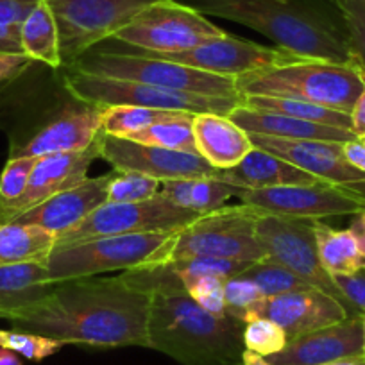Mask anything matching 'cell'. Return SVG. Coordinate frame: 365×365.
Masks as SVG:
<instances>
[{"mask_svg": "<svg viewBox=\"0 0 365 365\" xmlns=\"http://www.w3.org/2000/svg\"><path fill=\"white\" fill-rule=\"evenodd\" d=\"M252 145L282 158L287 163L301 168L307 174L324 182H333L354 190L365 188V174L347 163L342 153V143L321 142V140H287L274 136L249 135Z\"/></svg>", "mask_w": 365, "mask_h": 365, "instance_id": "2e32d148", "label": "cell"}, {"mask_svg": "<svg viewBox=\"0 0 365 365\" xmlns=\"http://www.w3.org/2000/svg\"><path fill=\"white\" fill-rule=\"evenodd\" d=\"M342 153L347 163L353 165L360 172L365 174V142L361 138L349 140V142L342 143Z\"/></svg>", "mask_w": 365, "mask_h": 365, "instance_id": "f6af8a7d", "label": "cell"}, {"mask_svg": "<svg viewBox=\"0 0 365 365\" xmlns=\"http://www.w3.org/2000/svg\"><path fill=\"white\" fill-rule=\"evenodd\" d=\"M101 110L99 106L83 104L68 106L52 122L24 145L13 149V156H52V154L83 153L96 143L101 135Z\"/></svg>", "mask_w": 365, "mask_h": 365, "instance_id": "ffe728a7", "label": "cell"}, {"mask_svg": "<svg viewBox=\"0 0 365 365\" xmlns=\"http://www.w3.org/2000/svg\"><path fill=\"white\" fill-rule=\"evenodd\" d=\"M65 88L77 103L91 104V106H140L153 108V110L185 111L192 115L215 113L227 117L244 101V97L226 99V97H208L187 93V91L163 90V88L136 83V81L91 76V73L73 72V70L66 73Z\"/></svg>", "mask_w": 365, "mask_h": 365, "instance_id": "52a82bcc", "label": "cell"}, {"mask_svg": "<svg viewBox=\"0 0 365 365\" xmlns=\"http://www.w3.org/2000/svg\"><path fill=\"white\" fill-rule=\"evenodd\" d=\"M364 354V315L289 340L279 353L267 356L270 365H324Z\"/></svg>", "mask_w": 365, "mask_h": 365, "instance_id": "ac0fdd59", "label": "cell"}, {"mask_svg": "<svg viewBox=\"0 0 365 365\" xmlns=\"http://www.w3.org/2000/svg\"><path fill=\"white\" fill-rule=\"evenodd\" d=\"M59 31V54L68 66L113 38L142 9L158 0H47Z\"/></svg>", "mask_w": 365, "mask_h": 365, "instance_id": "30bf717a", "label": "cell"}, {"mask_svg": "<svg viewBox=\"0 0 365 365\" xmlns=\"http://www.w3.org/2000/svg\"><path fill=\"white\" fill-rule=\"evenodd\" d=\"M34 63L26 54H0V83L16 79Z\"/></svg>", "mask_w": 365, "mask_h": 365, "instance_id": "ee69618b", "label": "cell"}, {"mask_svg": "<svg viewBox=\"0 0 365 365\" xmlns=\"http://www.w3.org/2000/svg\"><path fill=\"white\" fill-rule=\"evenodd\" d=\"M314 227L319 258L331 278L353 274L365 265V256L353 231L333 230L321 220H315Z\"/></svg>", "mask_w": 365, "mask_h": 365, "instance_id": "83f0119b", "label": "cell"}, {"mask_svg": "<svg viewBox=\"0 0 365 365\" xmlns=\"http://www.w3.org/2000/svg\"><path fill=\"white\" fill-rule=\"evenodd\" d=\"M365 88V77L354 65L296 59L237 77L242 97H285L351 115Z\"/></svg>", "mask_w": 365, "mask_h": 365, "instance_id": "277c9868", "label": "cell"}, {"mask_svg": "<svg viewBox=\"0 0 365 365\" xmlns=\"http://www.w3.org/2000/svg\"><path fill=\"white\" fill-rule=\"evenodd\" d=\"M227 117L235 124L240 125L247 135H263L287 140H321V142L335 143H344L356 138L349 129H340L333 128V125L315 124V122L285 117V115L251 110V108H245L244 104L235 108Z\"/></svg>", "mask_w": 365, "mask_h": 365, "instance_id": "cb8c5ba5", "label": "cell"}, {"mask_svg": "<svg viewBox=\"0 0 365 365\" xmlns=\"http://www.w3.org/2000/svg\"><path fill=\"white\" fill-rule=\"evenodd\" d=\"M336 289L347 301L351 315L365 314V265L353 274L333 276Z\"/></svg>", "mask_w": 365, "mask_h": 365, "instance_id": "7bdbcfd3", "label": "cell"}, {"mask_svg": "<svg viewBox=\"0 0 365 365\" xmlns=\"http://www.w3.org/2000/svg\"><path fill=\"white\" fill-rule=\"evenodd\" d=\"M185 111L153 110L140 106H110L101 110V128L104 135L129 138L161 120L175 117Z\"/></svg>", "mask_w": 365, "mask_h": 365, "instance_id": "4dcf8cb0", "label": "cell"}, {"mask_svg": "<svg viewBox=\"0 0 365 365\" xmlns=\"http://www.w3.org/2000/svg\"><path fill=\"white\" fill-rule=\"evenodd\" d=\"M149 294V349L181 365H240L244 322L202 310L168 263L145 265L120 274Z\"/></svg>", "mask_w": 365, "mask_h": 365, "instance_id": "7a4b0ae2", "label": "cell"}, {"mask_svg": "<svg viewBox=\"0 0 365 365\" xmlns=\"http://www.w3.org/2000/svg\"><path fill=\"white\" fill-rule=\"evenodd\" d=\"M22 51L31 59L45 63L51 68L63 66L61 54H59L58 24L47 0H41L24 22Z\"/></svg>", "mask_w": 365, "mask_h": 365, "instance_id": "f1b7e54d", "label": "cell"}, {"mask_svg": "<svg viewBox=\"0 0 365 365\" xmlns=\"http://www.w3.org/2000/svg\"><path fill=\"white\" fill-rule=\"evenodd\" d=\"M349 230L353 231V235L356 237L358 245H360L361 252H364V256H365V210L364 212L356 213L354 220L351 222Z\"/></svg>", "mask_w": 365, "mask_h": 365, "instance_id": "7dc6e473", "label": "cell"}, {"mask_svg": "<svg viewBox=\"0 0 365 365\" xmlns=\"http://www.w3.org/2000/svg\"><path fill=\"white\" fill-rule=\"evenodd\" d=\"M256 317H265L282 326L289 340L351 317L340 301L322 290L304 289L296 292L267 297Z\"/></svg>", "mask_w": 365, "mask_h": 365, "instance_id": "d6986e66", "label": "cell"}, {"mask_svg": "<svg viewBox=\"0 0 365 365\" xmlns=\"http://www.w3.org/2000/svg\"><path fill=\"white\" fill-rule=\"evenodd\" d=\"M314 226V219L259 213L255 231L267 258L292 270L296 276L304 279L314 289H319L328 296L335 297L346 307V310L351 315L347 301L344 299L333 278L326 272L321 258H319Z\"/></svg>", "mask_w": 365, "mask_h": 365, "instance_id": "7c38bea8", "label": "cell"}, {"mask_svg": "<svg viewBox=\"0 0 365 365\" xmlns=\"http://www.w3.org/2000/svg\"><path fill=\"white\" fill-rule=\"evenodd\" d=\"M242 339L245 349L263 358L279 353L289 344V336L282 326L265 317H256L245 322Z\"/></svg>", "mask_w": 365, "mask_h": 365, "instance_id": "ab89813d", "label": "cell"}, {"mask_svg": "<svg viewBox=\"0 0 365 365\" xmlns=\"http://www.w3.org/2000/svg\"><path fill=\"white\" fill-rule=\"evenodd\" d=\"M242 364L244 365H270L269 361H267V358L251 353V351H247V349H244V353H242Z\"/></svg>", "mask_w": 365, "mask_h": 365, "instance_id": "681fc988", "label": "cell"}, {"mask_svg": "<svg viewBox=\"0 0 365 365\" xmlns=\"http://www.w3.org/2000/svg\"><path fill=\"white\" fill-rule=\"evenodd\" d=\"M47 262H24L0 267V314L11 321L52 292Z\"/></svg>", "mask_w": 365, "mask_h": 365, "instance_id": "d4e9b609", "label": "cell"}, {"mask_svg": "<svg viewBox=\"0 0 365 365\" xmlns=\"http://www.w3.org/2000/svg\"><path fill=\"white\" fill-rule=\"evenodd\" d=\"M131 51H135V48H131ZM142 54L167 59V61L179 63V65H188L192 68L215 73V76L235 77V79L244 76V73L256 72V70L262 68H272V66L287 65V63L301 59L279 47H265V45L231 36V34L210 40L206 43L197 45V47L188 48V51L168 52V54L142 52Z\"/></svg>", "mask_w": 365, "mask_h": 365, "instance_id": "5bb4252c", "label": "cell"}, {"mask_svg": "<svg viewBox=\"0 0 365 365\" xmlns=\"http://www.w3.org/2000/svg\"><path fill=\"white\" fill-rule=\"evenodd\" d=\"M242 205L258 213L321 220L324 217L356 215L365 210V194L333 182L287 185V187L240 190Z\"/></svg>", "mask_w": 365, "mask_h": 365, "instance_id": "4fadbf2b", "label": "cell"}, {"mask_svg": "<svg viewBox=\"0 0 365 365\" xmlns=\"http://www.w3.org/2000/svg\"><path fill=\"white\" fill-rule=\"evenodd\" d=\"M245 108L258 111H267V113L285 115V117L299 118V120L315 122V124L333 125V128L349 129L351 131V117L342 111L329 110V108L317 106V104L304 103V101L285 99V97H259L251 96L244 97L242 101ZM353 133V131H351Z\"/></svg>", "mask_w": 365, "mask_h": 365, "instance_id": "f546056e", "label": "cell"}, {"mask_svg": "<svg viewBox=\"0 0 365 365\" xmlns=\"http://www.w3.org/2000/svg\"><path fill=\"white\" fill-rule=\"evenodd\" d=\"M199 217V213L179 208L160 194L140 202H104L83 222L56 237L54 247L101 237L181 231Z\"/></svg>", "mask_w": 365, "mask_h": 365, "instance_id": "8fae6325", "label": "cell"}, {"mask_svg": "<svg viewBox=\"0 0 365 365\" xmlns=\"http://www.w3.org/2000/svg\"><path fill=\"white\" fill-rule=\"evenodd\" d=\"M224 294H226V315L244 322V324L256 319L259 307L267 299L258 285L242 274L226 279Z\"/></svg>", "mask_w": 365, "mask_h": 365, "instance_id": "d590c367", "label": "cell"}, {"mask_svg": "<svg viewBox=\"0 0 365 365\" xmlns=\"http://www.w3.org/2000/svg\"><path fill=\"white\" fill-rule=\"evenodd\" d=\"M73 72L91 73V76L128 79L136 83H145L150 86L163 88L172 91H187L197 96L226 97L237 99L242 97L237 90L235 77L215 76L202 72L188 65L153 58L142 52L124 48V51H101L91 48L68 65Z\"/></svg>", "mask_w": 365, "mask_h": 365, "instance_id": "8992f818", "label": "cell"}, {"mask_svg": "<svg viewBox=\"0 0 365 365\" xmlns=\"http://www.w3.org/2000/svg\"><path fill=\"white\" fill-rule=\"evenodd\" d=\"M364 354H365V314H364Z\"/></svg>", "mask_w": 365, "mask_h": 365, "instance_id": "816d5d0a", "label": "cell"}, {"mask_svg": "<svg viewBox=\"0 0 365 365\" xmlns=\"http://www.w3.org/2000/svg\"><path fill=\"white\" fill-rule=\"evenodd\" d=\"M0 365H24V361L20 354L6 349V347H0Z\"/></svg>", "mask_w": 365, "mask_h": 365, "instance_id": "c3c4849f", "label": "cell"}, {"mask_svg": "<svg viewBox=\"0 0 365 365\" xmlns=\"http://www.w3.org/2000/svg\"><path fill=\"white\" fill-rule=\"evenodd\" d=\"M242 276L252 279L265 297H276L282 294L310 289V285L299 276H296L292 270L285 269L269 258L252 263L249 269L242 272Z\"/></svg>", "mask_w": 365, "mask_h": 365, "instance_id": "d6a6232c", "label": "cell"}, {"mask_svg": "<svg viewBox=\"0 0 365 365\" xmlns=\"http://www.w3.org/2000/svg\"><path fill=\"white\" fill-rule=\"evenodd\" d=\"M192 113H179L175 117L161 120L136 135L129 136L125 140H133L136 143L143 145L161 147V149L170 150H182V153L197 154L195 149L194 128H192Z\"/></svg>", "mask_w": 365, "mask_h": 365, "instance_id": "1f68e13d", "label": "cell"}, {"mask_svg": "<svg viewBox=\"0 0 365 365\" xmlns=\"http://www.w3.org/2000/svg\"><path fill=\"white\" fill-rule=\"evenodd\" d=\"M240 190L215 178H188L161 181L160 195L174 202L175 206L206 215L222 208L231 197H237Z\"/></svg>", "mask_w": 365, "mask_h": 365, "instance_id": "484cf974", "label": "cell"}, {"mask_svg": "<svg viewBox=\"0 0 365 365\" xmlns=\"http://www.w3.org/2000/svg\"><path fill=\"white\" fill-rule=\"evenodd\" d=\"M97 158H101L99 136L96 143L83 153L52 154V156L38 158L26 192L15 201L0 206V224L11 222L27 210L54 197L59 192L81 185L84 179H88V170Z\"/></svg>", "mask_w": 365, "mask_h": 365, "instance_id": "e0dca14e", "label": "cell"}, {"mask_svg": "<svg viewBox=\"0 0 365 365\" xmlns=\"http://www.w3.org/2000/svg\"><path fill=\"white\" fill-rule=\"evenodd\" d=\"M111 175H113V170L97 175V178L84 179L77 187L59 192L54 197L27 210L11 222L33 224V226L43 227L54 237H59L83 222L93 210L108 201V185H110Z\"/></svg>", "mask_w": 365, "mask_h": 365, "instance_id": "44dd1931", "label": "cell"}, {"mask_svg": "<svg viewBox=\"0 0 365 365\" xmlns=\"http://www.w3.org/2000/svg\"><path fill=\"white\" fill-rule=\"evenodd\" d=\"M192 128L197 154L215 170L237 167L255 147L247 133L226 115H194Z\"/></svg>", "mask_w": 365, "mask_h": 365, "instance_id": "7402d4cb", "label": "cell"}, {"mask_svg": "<svg viewBox=\"0 0 365 365\" xmlns=\"http://www.w3.org/2000/svg\"><path fill=\"white\" fill-rule=\"evenodd\" d=\"M219 181L238 190H259V188L287 187V185H310L317 182L314 175L287 163L282 158L267 150L252 147L251 153L233 168L217 170L213 175Z\"/></svg>", "mask_w": 365, "mask_h": 365, "instance_id": "603a6c76", "label": "cell"}, {"mask_svg": "<svg viewBox=\"0 0 365 365\" xmlns=\"http://www.w3.org/2000/svg\"><path fill=\"white\" fill-rule=\"evenodd\" d=\"M63 342L38 333L22 331V329H0V347L13 351L31 361H41L52 354L59 353Z\"/></svg>", "mask_w": 365, "mask_h": 365, "instance_id": "f35d334b", "label": "cell"}, {"mask_svg": "<svg viewBox=\"0 0 365 365\" xmlns=\"http://www.w3.org/2000/svg\"><path fill=\"white\" fill-rule=\"evenodd\" d=\"M342 16L353 65L365 77V0H329Z\"/></svg>", "mask_w": 365, "mask_h": 365, "instance_id": "74e56055", "label": "cell"}, {"mask_svg": "<svg viewBox=\"0 0 365 365\" xmlns=\"http://www.w3.org/2000/svg\"><path fill=\"white\" fill-rule=\"evenodd\" d=\"M41 0H0V54H24L22 26Z\"/></svg>", "mask_w": 365, "mask_h": 365, "instance_id": "e575fe53", "label": "cell"}, {"mask_svg": "<svg viewBox=\"0 0 365 365\" xmlns=\"http://www.w3.org/2000/svg\"><path fill=\"white\" fill-rule=\"evenodd\" d=\"M149 294L122 276L56 283L52 292L11 319L22 331L91 347H149Z\"/></svg>", "mask_w": 365, "mask_h": 365, "instance_id": "6da1fadb", "label": "cell"}, {"mask_svg": "<svg viewBox=\"0 0 365 365\" xmlns=\"http://www.w3.org/2000/svg\"><path fill=\"white\" fill-rule=\"evenodd\" d=\"M361 140H364V142H365V138H361Z\"/></svg>", "mask_w": 365, "mask_h": 365, "instance_id": "db71d44e", "label": "cell"}, {"mask_svg": "<svg viewBox=\"0 0 365 365\" xmlns=\"http://www.w3.org/2000/svg\"><path fill=\"white\" fill-rule=\"evenodd\" d=\"M258 217L259 213L255 208L245 205L222 206L201 215L175 235L167 263L197 256L262 262L267 255L256 238Z\"/></svg>", "mask_w": 365, "mask_h": 365, "instance_id": "ba28073f", "label": "cell"}, {"mask_svg": "<svg viewBox=\"0 0 365 365\" xmlns=\"http://www.w3.org/2000/svg\"><path fill=\"white\" fill-rule=\"evenodd\" d=\"M182 4L251 27L296 58L353 65L342 16L329 0H182Z\"/></svg>", "mask_w": 365, "mask_h": 365, "instance_id": "3957f363", "label": "cell"}, {"mask_svg": "<svg viewBox=\"0 0 365 365\" xmlns=\"http://www.w3.org/2000/svg\"><path fill=\"white\" fill-rule=\"evenodd\" d=\"M56 237L33 224H0V267L24 262H47Z\"/></svg>", "mask_w": 365, "mask_h": 365, "instance_id": "4316f807", "label": "cell"}, {"mask_svg": "<svg viewBox=\"0 0 365 365\" xmlns=\"http://www.w3.org/2000/svg\"><path fill=\"white\" fill-rule=\"evenodd\" d=\"M226 279L219 276H205L187 287L195 303L215 317H226Z\"/></svg>", "mask_w": 365, "mask_h": 365, "instance_id": "b9f144b4", "label": "cell"}, {"mask_svg": "<svg viewBox=\"0 0 365 365\" xmlns=\"http://www.w3.org/2000/svg\"><path fill=\"white\" fill-rule=\"evenodd\" d=\"M178 233L118 235L54 247L47 258L48 276L52 283H61L113 270L125 272L145 265L167 263Z\"/></svg>", "mask_w": 365, "mask_h": 365, "instance_id": "5b68a950", "label": "cell"}, {"mask_svg": "<svg viewBox=\"0 0 365 365\" xmlns=\"http://www.w3.org/2000/svg\"><path fill=\"white\" fill-rule=\"evenodd\" d=\"M168 265L178 272V276L185 283V287H188L194 282H197L199 278H205V276H219V278L224 279L240 276L252 263L227 258H212V256H197V258H185L178 259V262H168Z\"/></svg>", "mask_w": 365, "mask_h": 365, "instance_id": "836d02e7", "label": "cell"}, {"mask_svg": "<svg viewBox=\"0 0 365 365\" xmlns=\"http://www.w3.org/2000/svg\"><path fill=\"white\" fill-rule=\"evenodd\" d=\"M0 319H6V317H4V314H0Z\"/></svg>", "mask_w": 365, "mask_h": 365, "instance_id": "f5cc1de1", "label": "cell"}, {"mask_svg": "<svg viewBox=\"0 0 365 365\" xmlns=\"http://www.w3.org/2000/svg\"><path fill=\"white\" fill-rule=\"evenodd\" d=\"M101 158L117 172H140L160 181L188 178H213L215 168L202 156L182 150L143 145L133 140L99 135Z\"/></svg>", "mask_w": 365, "mask_h": 365, "instance_id": "9a60e30c", "label": "cell"}, {"mask_svg": "<svg viewBox=\"0 0 365 365\" xmlns=\"http://www.w3.org/2000/svg\"><path fill=\"white\" fill-rule=\"evenodd\" d=\"M38 163L34 156H11L0 172V206L15 201L26 192L31 174Z\"/></svg>", "mask_w": 365, "mask_h": 365, "instance_id": "60d3db41", "label": "cell"}, {"mask_svg": "<svg viewBox=\"0 0 365 365\" xmlns=\"http://www.w3.org/2000/svg\"><path fill=\"white\" fill-rule=\"evenodd\" d=\"M161 181L140 172H117L108 185L106 202H140L160 194Z\"/></svg>", "mask_w": 365, "mask_h": 365, "instance_id": "8d00e7d4", "label": "cell"}, {"mask_svg": "<svg viewBox=\"0 0 365 365\" xmlns=\"http://www.w3.org/2000/svg\"><path fill=\"white\" fill-rule=\"evenodd\" d=\"M226 34L230 33L210 22L197 9L178 0H158L142 9L110 40L135 51L168 54L188 51Z\"/></svg>", "mask_w": 365, "mask_h": 365, "instance_id": "9c48e42d", "label": "cell"}, {"mask_svg": "<svg viewBox=\"0 0 365 365\" xmlns=\"http://www.w3.org/2000/svg\"><path fill=\"white\" fill-rule=\"evenodd\" d=\"M351 131L356 138H365V88L351 111Z\"/></svg>", "mask_w": 365, "mask_h": 365, "instance_id": "bcb514c9", "label": "cell"}, {"mask_svg": "<svg viewBox=\"0 0 365 365\" xmlns=\"http://www.w3.org/2000/svg\"><path fill=\"white\" fill-rule=\"evenodd\" d=\"M324 365H365V354H358V356L342 358V360L329 361V364H324Z\"/></svg>", "mask_w": 365, "mask_h": 365, "instance_id": "f907efd6", "label": "cell"}]
</instances>
